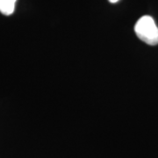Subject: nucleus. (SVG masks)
<instances>
[{
	"mask_svg": "<svg viewBox=\"0 0 158 158\" xmlns=\"http://www.w3.org/2000/svg\"><path fill=\"white\" fill-rule=\"evenodd\" d=\"M135 32L139 39L150 46L158 44V27L150 16H142L135 26Z\"/></svg>",
	"mask_w": 158,
	"mask_h": 158,
	"instance_id": "f257e3e1",
	"label": "nucleus"
},
{
	"mask_svg": "<svg viewBox=\"0 0 158 158\" xmlns=\"http://www.w3.org/2000/svg\"><path fill=\"white\" fill-rule=\"evenodd\" d=\"M17 0H0V12L4 15H11L14 12Z\"/></svg>",
	"mask_w": 158,
	"mask_h": 158,
	"instance_id": "f03ea898",
	"label": "nucleus"
},
{
	"mask_svg": "<svg viewBox=\"0 0 158 158\" xmlns=\"http://www.w3.org/2000/svg\"><path fill=\"white\" fill-rule=\"evenodd\" d=\"M118 0H109V2H111V3H113V4H114V3H117Z\"/></svg>",
	"mask_w": 158,
	"mask_h": 158,
	"instance_id": "7ed1b4c3",
	"label": "nucleus"
}]
</instances>
